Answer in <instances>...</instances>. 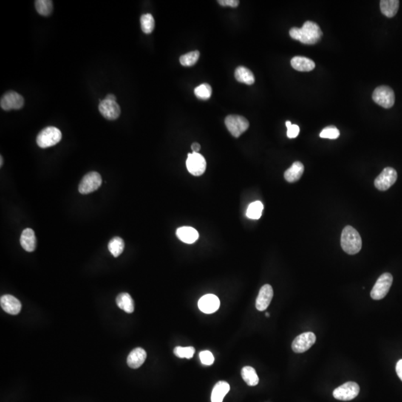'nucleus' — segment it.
Listing matches in <instances>:
<instances>
[{
    "label": "nucleus",
    "instance_id": "32",
    "mask_svg": "<svg viewBox=\"0 0 402 402\" xmlns=\"http://www.w3.org/2000/svg\"><path fill=\"white\" fill-rule=\"evenodd\" d=\"M200 57V52L198 51L189 52L182 55L180 58L181 65L183 66H191L197 63Z\"/></svg>",
    "mask_w": 402,
    "mask_h": 402
},
{
    "label": "nucleus",
    "instance_id": "27",
    "mask_svg": "<svg viewBox=\"0 0 402 402\" xmlns=\"http://www.w3.org/2000/svg\"><path fill=\"white\" fill-rule=\"evenodd\" d=\"M263 209H264V206L261 201L257 200L252 203L247 208V218L250 219L258 220L260 219L261 215H262Z\"/></svg>",
    "mask_w": 402,
    "mask_h": 402
},
{
    "label": "nucleus",
    "instance_id": "10",
    "mask_svg": "<svg viewBox=\"0 0 402 402\" xmlns=\"http://www.w3.org/2000/svg\"><path fill=\"white\" fill-rule=\"evenodd\" d=\"M186 167L190 174L194 176H200L205 172L207 162L200 154L193 152L188 154Z\"/></svg>",
    "mask_w": 402,
    "mask_h": 402
},
{
    "label": "nucleus",
    "instance_id": "25",
    "mask_svg": "<svg viewBox=\"0 0 402 402\" xmlns=\"http://www.w3.org/2000/svg\"><path fill=\"white\" fill-rule=\"evenodd\" d=\"M235 78L238 81L247 85L253 84L255 82V77L253 72L244 66H239L236 69Z\"/></svg>",
    "mask_w": 402,
    "mask_h": 402
},
{
    "label": "nucleus",
    "instance_id": "20",
    "mask_svg": "<svg viewBox=\"0 0 402 402\" xmlns=\"http://www.w3.org/2000/svg\"><path fill=\"white\" fill-rule=\"evenodd\" d=\"M290 63L293 69L299 72H310L315 68V62L306 57H293Z\"/></svg>",
    "mask_w": 402,
    "mask_h": 402
},
{
    "label": "nucleus",
    "instance_id": "13",
    "mask_svg": "<svg viewBox=\"0 0 402 402\" xmlns=\"http://www.w3.org/2000/svg\"><path fill=\"white\" fill-rule=\"evenodd\" d=\"M102 115L108 120H115L120 117L121 114L120 107L117 102L104 99L100 102L98 105Z\"/></svg>",
    "mask_w": 402,
    "mask_h": 402
},
{
    "label": "nucleus",
    "instance_id": "43",
    "mask_svg": "<svg viewBox=\"0 0 402 402\" xmlns=\"http://www.w3.org/2000/svg\"><path fill=\"white\" fill-rule=\"evenodd\" d=\"M266 316H267V318H269V316H270V315H269V313H267V314H266Z\"/></svg>",
    "mask_w": 402,
    "mask_h": 402
},
{
    "label": "nucleus",
    "instance_id": "31",
    "mask_svg": "<svg viewBox=\"0 0 402 402\" xmlns=\"http://www.w3.org/2000/svg\"><path fill=\"white\" fill-rule=\"evenodd\" d=\"M212 92V87L208 83H203L194 89V94L199 99H209L211 97Z\"/></svg>",
    "mask_w": 402,
    "mask_h": 402
},
{
    "label": "nucleus",
    "instance_id": "14",
    "mask_svg": "<svg viewBox=\"0 0 402 402\" xmlns=\"http://www.w3.org/2000/svg\"><path fill=\"white\" fill-rule=\"evenodd\" d=\"M273 290L271 285L267 284L262 286L256 299V307L257 310L260 312L266 310L273 299Z\"/></svg>",
    "mask_w": 402,
    "mask_h": 402
},
{
    "label": "nucleus",
    "instance_id": "40",
    "mask_svg": "<svg viewBox=\"0 0 402 402\" xmlns=\"http://www.w3.org/2000/svg\"><path fill=\"white\" fill-rule=\"evenodd\" d=\"M105 99L114 100V102H117V98H116L115 95H113V94H109V95H107L106 98H105Z\"/></svg>",
    "mask_w": 402,
    "mask_h": 402
},
{
    "label": "nucleus",
    "instance_id": "24",
    "mask_svg": "<svg viewBox=\"0 0 402 402\" xmlns=\"http://www.w3.org/2000/svg\"><path fill=\"white\" fill-rule=\"evenodd\" d=\"M117 306L126 313L131 314L134 312V301L131 295L128 293H122L116 299Z\"/></svg>",
    "mask_w": 402,
    "mask_h": 402
},
{
    "label": "nucleus",
    "instance_id": "15",
    "mask_svg": "<svg viewBox=\"0 0 402 402\" xmlns=\"http://www.w3.org/2000/svg\"><path fill=\"white\" fill-rule=\"evenodd\" d=\"M198 307L204 313L213 314L217 312L220 307V300L216 295L207 294L200 298Z\"/></svg>",
    "mask_w": 402,
    "mask_h": 402
},
{
    "label": "nucleus",
    "instance_id": "17",
    "mask_svg": "<svg viewBox=\"0 0 402 402\" xmlns=\"http://www.w3.org/2000/svg\"><path fill=\"white\" fill-rule=\"evenodd\" d=\"M20 244L27 252L35 251L37 246V239L35 232L30 228L23 230L20 236Z\"/></svg>",
    "mask_w": 402,
    "mask_h": 402
},
{
    "label": "nucleus",
    "instance_id": "6",
    "mask_svg": "<svg viewBox=\"0 0 402 402\" xmlns=\"http://www.w3.org/2000/svg\"><path fill=\"white\" fill-rule=\"evenodd\" d=\"M372 99L380 106L388 109L392 108L395 103V94L389 86H378L374 90Z\"/></svg>",
    "mask_w": 402,
    "mask_h": 402
},
{
    "label": "nucleus",
    "instance_id": "8",
    "mask_svg": "<svg viewBox=\"0 0 402 402\" xmlns=\"http://www.w3.org/2000/svg\"><path fill=\"white\" fill-rule=\"evenodd\" d=\"M102 183L100 174L95 171L88 173L80 181L78 191L80 194H88L98 189Z\"/></svg>",
    "mask_w": 402,
    "mask_h": 402
},
{
    "label": "nucleus",
    "instance_id": "26",
    "mask_svg": "<svg viewBox=\"0 0 402 402\" xmlns=\"http://www.w3.org/2000/svg\"><path fill=\"white\" fill-rule=\"evenodd\" d=\"M241 376L249 386H254L259 383V379L254 368L244 366L241 370Z\"/></svg>",
    "mask_w": 402,
    "mask_h": 402
},
{
    "label": "nucleus",
    "instance_id": "42",
    "mask_svg": "<svg viewBox=\"0 0 402 402\" xmlns=\"http://www.w3.org/2000/svg\"><path fill=\"white\" fill-rule=\"evenodd\" d=\"M0 161H1V162H0V166L2 167L3 166V157H2V156L1 157H0Z\"/></svg>",
    "mask_w": 402,
    "mask_h": 402
},
{
    "label": "nucleus",
    "instance_id": "18",
    "mask_svg": "<svg viewBox=\"0 0 402 402\" xmlns=\"http://www.w3.org/2000/svg\"><path fill=\"white\" fill-rule=\"evenodd\" d=\"M146 358V352L142 348H136L128 355L127 363L132 369H138L143 364Z\"/></svg>",
    "mask_w": 402,
    "mask_h": 402
},
{
    "label": "nucleus",
    "instance_id": "33",
    "mask_svg": "<svg viewBox=\"0 0 402 402\" xmlns=\"http://www.w3.org/2000/svg\"><path fill=\"white\" fill-rule=\"evenodd\" d=\"M195 349L192 346H188V347H182V346H177L174 348V353L176 356L180 358H187V359H191L194 356Z\"/></svg>",
    "mask_w": 402,
    "mask_h": 402
},
{
    "label": "nucleus",
    "instance_id": "29",
    "mask_svg": "<svg viewBox=\"0 0 402 402\" xmlns=\"http://www.w3.org/2000/svg\"><path fill=\"white\" fill-rule=\"evenodd\" d=\"M35 8L42 16H49L53 10V5L50 0H37L35 1Z\"/></svg>",
    "mask_w": 402,
    "mask_h": 402
},
{
    "label": "nucleus",
    "instance_id": "39",
    "mask_svg": "<svg viewBox=\"0 0 402 402\" xmlns=\"http://www.w3.org/2000/svg\"><path fill=\"white\" fill-rule=\"evenodd\" d=\"M191 150H192L194 153H198L199 151L200 150V144L197 143V142L193 143L192 145H191Z\"/></svg>",
    "mask_w": 402,
    "mask_h": 402
},
{
    "label": "nucleus",
    "instance_id": "28",
    "mask_svg": "<svg viewBox=\"0 0 402 402\" xmlns=\"http://www.w3.org/2000/svg\"><path fill=\"white\" fill-rule=\"evenodd\" d=\"M124 248H125V242H124L123 239L120 237L114 238L110 241L109 244H108L109 251L114 257L120 256L123 252Z\"/></svg>",
    "mask_w": 402,
    "mask_h": 402
},
{
    "label": "nucleus",
    "instance_id": "41",
    "mask_svg": "<svg viewBox=\"0 0 402 402\" xmlns=\"http://www.w3.org/2000/svg\"><path fill=\"white\" fill-rule=\"evenodd\" d=\"M285 125L286 127H287V128H290V126H291L292 124L291 122H290V121H287V122H286Z\"/></svg>",
    "mask_w": 402,
    "mask_h": 402
},
{
    "label": "nucleus",
    "instance_id": "2",
    "mask_svg": "<svg viewBox=\"0 0 402 402\" xmlns=\"http://www.w3.org/2000/svg\"><path fill=\"white\" fill-rule=\"evenodd\" d=\"M341 244L343 251L348 254H357L361 250V236L354 227L346 226L342 232Z\"/></svg>",
    "mask_w": 402,
    "mask_h": 402
},
{
    "label": "nucleus",
    "instance_id": "36",
    "mask_svg": "<svg viewBox=\"0 0 402 402\" xmlns=\"http://www.w3.org/2000/svg\"><path fill=\"white\" fill-rule=\"evenodd\" d=\"M299 134V127L296 125H292L287 128V136L288 138H296Z\"/></svg>",
    "mask_w": 402,
    "mask_h": 402
},
{
    "label": "nucleus",
    "instance_id": "23",
    "mask_svg": "<svg viewBox=\"0 0 402 402\" xmlns=\"http://www.w3.org/2000/svg\"><path fill=\"white\" fill-rule=\"evenodd\" d=\"M380 7L382 14L387 18H393L399 8V1L398 0H382L380 2Z\"/></svg>",
    "mask_w": 402,
    "mask_h": 402
},
{
    "label": "nucleus",
    "instance_id": "11",
    "mask_svg": "<svg viewBox=\"0 0 402 402\" xmlns=\"http://www.w3.org/2000/svg\"><path fill=\"white\" fill-rule=\"evenodd\" d=\"M24 105V98L15 91H9L2 97L0 106L6 111L11 110H19Z\"/></svg>",
    "mask_w": 402,
    "mask_h": 402
},
{
    "label": "nucleus",
    "instance_id": "5",
    "mask_svg": "<svg viewBox=\"0 0 402 402\" xmlns=\"http://www.w3.org/2000/svg\"><path fill=\"white\" fill-rule=\"evenodd\" d=\"M225 125L230 134L236 138L244 134L250 126L247 119L238 115H230L227 117L225 119Z\"/></svg>",
    "mask_w": 402,
    "mask_h": 402
},
{
    "label": "nucleus",
    "instance_id": "1",
    "mask_svg": "<svg viewBox=\"0 0 402 402\" xmlns=\"http://www.w3.org/2000/svg\"><path fill=\"white\" fill-rule=\"evenodd\" d=\"M289 34L293 40H299L303 44L307 45L315 44L323 36L320 26L312 21L306 22L300 29L292 28Z\"/></svg>",
    "mask_w": 402,
    "mask_h": 402
},
{
    "label": "nucleus",
    "instance_id": "22",
    "mask_svg": "<svg viewBox=\"0 0 402 402\" xmlns=\"http://www.w3.org/2000/svg\"><path fill=\"white\" fill-rule=\"evenodd\" d=\"M230 386L227 382L219 381L213 388L212 392V402H223L224 397L230 391Z\"/></svg>",
    "mask_w": 402,
    "mask_h": 402
},
{
    "label": "nucleus",
    "instance_id": "37",
    "mask_svg": "<svg viewBox=\"0 0 402 402\" xmlns=\"http://www.w3.org/2000/svg\"><path fill=\"white\" fill-rule=\"evenodd\" d=\"M219 3L222 6L236 8L239 5V0H219Z\"/></svg>",
    "mask_w": 402,
    "mask_h": 402
},
{
    "label": "nucleus",
    "instance_id": "7",
    "mask_svg": "<svg viewBox=\"0 0 402 402\" xmlns=\"http://www.w3.org/2000/svg\"><path fill=\"white\" fill-rule=\"evenodd\" d=\"M360 392V386L355 382L349 381L334 390L333 395L336 399L341 401H351L358 396Z\"/></svg>",
    "mask_w": 402,
    "mask_h": 402
},
{
    "label": "nucleus",
    "instance_id": "16",
    "mask_svg": "<svg viewBox=\"0 0 402 402\" xmlns=\"http://www.w3.org/2000/svg\"><path fill=\"white\" fill-rule=\"evenodd\" d=\"M0 305L2 309L12 315H17L20 313L22 309V304L19 299L12 295H4L0 299Z\"/></svg>",
    "mask_w": 402,
    "mask_h": 402
},
{
    "label": "nucleus",
    "instance_id": "9",
    "mask_svg": "<svg viewBox=\"0 0 402 402\" xmlns=\"http://www.w3.org/2000/svg\"><path fill=\"white\" fill-rule=\"evenodd\" d=\"M398 174L396 171L391 167L385 168L375 180V186L380 191H386L397 180Z\"/></svg>",
    "mask_w": 402,
    "mask_h": 402
},
{
    "label": "nucleus",
    "instance_id": "3",
    "mask_svg": "<svg viewBox=\"0 0 402 402\" xmlns=\"http://www.w3.org/2000/svg\"><path fill=\"white\" fill-rule=\"evenodd\" d=\"M62 134L55 127H47L42 130L37 137V144L42 148H49L61 140Z\"/></svg>",
    "mask_w": 402,
    "mask_h": 402
},
{
    "label": "nucleus",
    "instance_id": "21",
    "mask_svg": "<svg viewBox=\"0 0 402 402\" xmlns=\"http://www.w3.org/2000/svg\"><path fill=\"white\" fill-rule=\"evenodd\" d=\"M304 173V165L300 162H293L290 168L284 172V179L289 182H294L301 178Z\"/></svg>",
    "mask_w": 402,
    "mask_h": 402
},
{
    "label": "nucleus",
    "instance_id": "12",
    "mask_svg": "<svg viewBox=\"0 0 402 402\" xmlns=\"http://www.w3.org/2000/svg\"><path fill=\"white\" fill-rule=\"evenodd\" d=\"M316 342V335L313 332H304L295 338L292 343V349L296 353H303L309 350Z\"/></svg>",
    "mask_w": 402,
    "mask_h": 402
},
{
    "label": "nucleus",
    "instance_id": "34",
    "mask_svg": "<svg viewBox=\"0 0 402 402\" xmlns=\"http://www.w3.org/2000/svg\"><path fill=\"white\" fill-rule=\"evenodd\" d=\"M321 138L336 140L340 137V131L335 126H329L325 128L320 134Z\"/></svg>",
    "mask_w": 402,
    "mask_h": 402
},
{
    "label": "nucleus",
    "instance_id": "35",
    "mask_svg": "<svg viewBox=\"0 0 402 402\" xmlns=\"http://www.w3.org/2000/svg\"><path fill=\"white\" fill-rule=\"evenodd\" d=\"M199 356H200V361L202 362L203 364L210 366V365L213 364V363H214V356L210 351H202Z\"/></svg>",
    "mask_w": 402,
    "mask_h": 402
},
{
    "label": "nucleus",
    "instance_id": "4",
    "mask_svg": "<svg viewBox=\"0 0 402 402\" xmlns=\"http://www.w3.org/2000/svg\"><path fill=\"white\" fill-rule=\"evenodd\" d=\"M392 281L393 278L390 273H385L382 274L371 290V297L375 300H380L384 298L390 289Z\"/></svg>",
    "mask_w": 402,
    "mask_h": 402
},
{
    "label": "nucleus",
    "instance_id": "30",
    "mask_svg": "<svg viewBox=\"0 0 402 402\" xmlns=\"http://www.w3.org/2000/svg\"><path fill=\"white\" fill-rule=\"evenodd\" d=\"M141 28L145 34H151L154 31L155 21L151 14L143 15L140 18Z\"/></svg>",
    "mask_w": 402,
    "mask_h": 402
},
{
    "label": "nucleus",
    "instance_id": "38",
    "mask_svg": "<svg viewBox=\"0 0 402 402\" xmlns=\"http://www.w3.org/2000/svg\"><path fill=\"white\" fill-rule=\"evenodd\" d=\"M395 370H396L397 375H398V376L399 377L400 379H401L402 381V359L398 361V363H397Z\"/></svg>",
    "mask_w": 402,
    "mask_h": 402
},
{
    "label": "nucleus",
    "instance_id": "19",
    "mask_svg": "<svg viewBox=\"0 0 402 402\" xmlns=\"http://www.w3.org/2000/svg\"><path fill=\"white\" fill-rule=\"evenodd\" d=\"M176 234L178 239L185 244H193L199 238L197 230L190 227H182L177 229Z\"/></svg>",
    "mask_w": 402,
    "mask_h": 402
}]
</instances>
